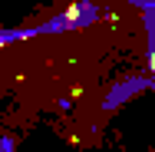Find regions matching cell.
Instances as JSON below:
<instances>
[{"label":"cell","instance_id":"cell-1","mask_svg":"<svg viewBox=\"0 0 155 152\" xmlns=\"http://www.w3.org/2000/svg\"><path fill=\"white\" fill-rule=\"evenodd\" d=\"M10 146H13V142H10V139H3V142H0V152H10Z\"/></svg>","mask_w":155,"mask_h":152},{"label":"cell","instance_id":"cell-2","mask_svg":"<svg viewBox=\"0 0 155 152\" xmlns=\"http://www.w3.org/2000/svg\"><path fill=\"white\" fill-rule=\"evenodd\" d=\"M152 73H155V43H152Z\"/></svg>","mask_w":155,"mask_h":152}]
</instances>
